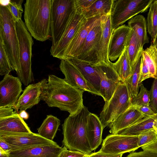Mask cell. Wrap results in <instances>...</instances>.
I'll use <instances>...</instances> for the list:
<instances>
[{"mask_svg":"<svg viewBox=\"0 0 157 157\" xmlns=\"http://www.w3.org/2000/svg\"><path fill=\"white\" fill-rule=\"evenodd\" d=\"M101 22L102 29L101 39V55L103 63L109 65L111 62L108 58V48L113 31L110 14L101 16Z\"/></svg>","mask_w":157,"mask_h":157,"instance_id":"obj_24","label":"cell"},{"mask_svg":"<svg viewBox=\"0 0 157 157\" xmlns=\"http://www.w3.org/2000/svg\"><path fill=\"white\" fill-rule=\"evenodd\" d=\"M51 0H27L24 18L28 31L36 40L44 42L51 37Z\"/></svg>","mask_w":157,"mask_h":157,"instance_id":"obj_2","label":"cell"},{"mask_svg":"<svg viewBox=\"0 0 157 157\" xmlns=\"http://www.w3.org/2000/svg\"><path fill=\"white\" fill-rule=\"evenodd\" d=\"M123 154L113 155L105 153L99 151L91 153L89 157H122Z\"/></svg>","mask_w":157,"mask_h":157,"instance_id":"obj_46","label":"cell"},{"mask_svg":"<svg viewBox=\"0 0 157 157\" xmlns=\"http://www.w3.org/2000/svg\"><path fill=\"white\" fill-rule=\"evenodd\" d=\"M143 48L139 38L131 29L126 48L132 69L140 59L144 51Z\"/></svg>","mask_w":157,"mask_h":157,"instance_id":"obj_25","label":"cell"},{"mask_svg":"<svg viewBox=\"0 0 157 157\" xmlns=\"http://www.w3.org/2000/svg\"><path fill=\"white\" fill-rule=\"evenodd\" d=\"M22 91L21 82L18 77L9 74L4 75L0 82V107H14Z\"/></svg>","mask_w":157,"mask_h":157,"instance_id":"obj_12","label":"cell"},{"mask_svg":"<svg viewBox=\"0 0 157 157\" xmlns=\"http://www.w3.org/2000/svg\"><path fill=\"white\" fill-rule=\"evenodd\" d=\"M89 157V155H86L84 157Z\"/></svg>","mask_w":157,"mask_h":157,"instance_id":"obj_52","label":"cell"},{"mask_svg":"<svg viewBox=\"0 0 157 157\" xmlns=\"http://www.w3.org/2000/svg\"><path fill=\"white\" fill-rule=\"evenodd\" d=\"M18 114L23 119L27 120L29 117V114L25 110L20 111Z\"/></svg>","mask_w":157,"mask_h":157,"instance_id":"obj_48","label":"cell"},{"mask_svg":"<svg viewBox=\"0 0 157 157\" xmlns=\"http://www.w3.org/2000/svg\"><path fill=\"white\" fill-rule=\"evenodd\" d=\"M131 98L127 83L121 82L111 98L105 102L100 114L103 129L132 105Z\"/></svg>","mask_w":157,"mask_h":157,"instance_id":"obj_6","label":"cell"},{"mask_svg":"<svg viewBox=\"0 0 157 157\" xmlns=\"http://www.w3.org/2000/svg\"><path fill=\"white\" fill-rule=\"evenodd\" d=\"M86 155L81 152L68 150L65 147L60 153L58 157H83Z\"/></svg>","mask_w":157,"mask_h":157,"instance_id":"obj_42","label":"cell"},{"mask_svg":"<svg viewBox=\"0 0 157 157\" xmlns=\"http://www.w3.org/2000/svg\"><path fill=\"white\" fill-rule=\"evenodd\" d=\"M155 47L157 49V44H155Z\"/></svg>","mask_w":157,"mask_h":157,"instance_id":"obj_53","label":"cell"},{"mask_svg":"<svg viewBox=\"0 0 157 157\" xmlns=\"http://www.w3.org/2000/svg\"><path fill=\"white\" fill-rule=\"evenodd\" d=\"M96 0H74L75 9L82 12L88 8Z\"/></svg>","mask_w":157,"mask_h":157,"instance_id":"obj_40","label":"cell"},{"mask_svg":"<svg viewBox=\"0 0 157 157\" xmlns=\"http://www.w3.org/2000/svg\"><path fill=\"white\" fill-rule=\"evenodd\" d=\"M145 116L132 105L109 124V132L111 134H117L119 131L134 124Z\"/></svg>","mask_w":157,"mask_h":157,"instance_id":"obj_21","label":"cell"},{"mask_svg":"<svg viewBox=\"0 0 157 157\" xmlns=\"http://www.w3.org/2000/svg\"><path fill=\"white\" fill-rule=\"evenodd\" d=\"M141 61V57L132 68L131 76L125 82L130 91L132 98L136 96L138 94L139 89L141 84L139 82Z\"/></svg>","mask_w":157,"mask_h":157,"instance_id":"obj_32","label":"cell"},{"mask_svg":"<svg viewBox=\"0 0 157 157\" xmlns=\"http://www.w3.org/2000/svg\"><path fill=\"white\" fill-rule=\"evenodd\" d=\"M0 148L5 151L9 153L13 151L20 149L19 148L11 145L1 139Z\"/></svg>","mask_w":157,"mask_h":157,"instance_id":"obj_44","label":"cell"},{"mask_svg":"<svg viewBox=\"0 0 157 157\" xmlns=\"http://www.w3.org/2000/svg\"><path fill=\"white\" fill-rule=\"evenodd\" d=\"M16 21L7 5H0V38L13 70L19 71V47Z\"/></svg>","mask_w":157,"mask_h":157,"instance_id":"obj_4","label":"cell"},{"mask_svg":"<svg viewBox=\"0 0 157 157\" xmlns=\"http://www.w3.org/2000/svg\"><path fill=\"white\" fill-rule=\"evenodd\" d=\"M101 16H98L87 20L68 45L63 59L77 57L89 33Z\"/></svg>","mask_w":157,"mask_h":157,"instance_id":"obj_18","label":"cell"},{"mask_svg":"<svg viewBox=\"0 0 157 157\" xmlns=\"http://www.w3.org/2000/svg\"><path fill=\"white\" fill-rule=\"evenodd\" d=\"M0 139L20 149L48 144H56L53 141L47 139L38 133L21 134L11 135H0Z\"/></svg>","mask_w":157,"mask_h":157,"instance_id":"obj_15","label":"cell"},{"mask_svg":"<svg viewBox=\"0 0 157 157\" xmlns=\"http://www.w3.org/2000/svg\"><path fill=\"white\" fill-rule=\"evenodd\" d=\"M141 58L142 61L139 80V82L140 84H141V82L149 78H151V75L148 67L142 56Z\"/></svg>","mask_w":157,"mask_h":157,"instance_id":"obj_39","label":"cell"},{"mask_svg":"<svg viewBox=\"0 0 157 157\" xmlns=\"http://www.w3.org/2000/svg\"><path fill=\"white\" fill-rule=\"evenodd\" d=\"M64 148L57 144L21 149L10 153V157H58Z\"/></svg>","mask_w":157,"mask_h":157,"instance_id":"obj_20","label":"cell"},{"mask_svg":"<svg viewBox=\"0 0 157 157\" xmlns=\"http://www.w3.org/2000/svg\"><path fill=\"white\" fill-rule=\"evenodd\" d=\"M32 132L18 113L0 119V135H11Z\"/></svg>","mask_w":157,"mask_h":157,"instance_id":"obj_22","label":"cell"},{"mask_svg":"<svg viewBox=\"0 0 157 157\" xmlns=\"http://www.w3.org/2000/svg\"><path fill=\"white\" fill-rule=\"evenodd\" d=\"M113 0H96L82 12L86 19L111 14Z\"/></svg>","mask_w":157,"mask_h":157,"instance_id":"obj_27","label":"cell"},{"mask_svg":"<svg viewBox=\"0 0 157 157\" xmlns=\"http://www.w3.org/2000/svg\"><path fill=\"white\" fill-rule=\"evenodd\" d=\"M157 125V113L153 115L146 116L134 124L119 131L117 134L137 136L141 133L153 129Z\"/></svg>","mask_w":157,"mask_h":157,"instance_id":"obj_26","label":"cell"},{"mask_svg":"<svg viewBox=\"0 0 157 157\" xmlns=\"http://www.w3.org/2000/svg\"><path fill=\"white\" fill-rule=\"evenodd\" d=\"M153 44H157V35L156 37V38L155 40L152 42Z\"/></svg>","mask_w":157,"mask_h":157,"instance_id":"obj_50","label":"cell"},{"mask_svg":"<svg viewBox=\"0 0 157 157\" xmlns=\"http://www.w3.org/2000/svg\"><path fill=\"white\" fill-rule=\"evenodd\" d=\"M90 112L84 106L75 114L69 115L62 125V144L67 149L89 155L92 151L86 133V126Z\"/></svg>","mask_w":157,"mask_h":157,"instance_id":"obj_3","label":"cell"},{"mask_svg":"<svg viewBox=\"0 0 157 157\" xmlns=\"http://www.w3.org/2000/svg\"><path fill=\"white\" fill-rule=\"evenodd\" d=\"M59 68L64 75V79L68 84L79 90L93 94L80 71L70 60L62 59Z\"/></svg>","mask_w":157,"mask_h":157,"instance_id":"obj_19","label":"cell"},{"mask_svg":"<svg viewBox=\"0 0 157 157\" xmlns=\"http://www.w3.org/2000/svg\"><path fill=\"white\" fill-rule=\"evenodd\" d=\"M13 70L6 52L2 41L0 38V75L9 74Z\"/></svg>","mask_w":157,"mask_h":157,"instance_id":"obj_35","label":"cell"},{"mask_svg":"<svg viewBox=\"0 0 157 157\" xmlns=\"http://www.w3.org/2000/svg\"><path fill=\"white\" fill-rule=\"evenodd\" d=\"M136 109L140 113L145 116H149L155 114L152 109L150 105L136 107Z\"/></svg>","mask_w":157,"mask_h":157,"instance_id":"obj_45","label":"cell"},{"mask_svg":"<svg viewBox=\"0 0 157 157\" xmlns=\"http://www.w3.org/2000/svg\"><path fill=\"white\" fill-rule=\"evenodd\" d=\"M102 32L101 17L89 33L77 58L93 66L104 63L101 55Z\"/></svg>","mask_w":157,"mask_h":157,"instance_id":"obj_9","label":"cell"},{"mask_svg":"<svg viewBox=\"0 0 157 157\" xmlns=\"http://www.w3.org/2000/svg\"><path fill=\"white\" fill-rule=\"evenodd\" d=\"M147 20V30L153 42L157 35V0L150 5Z\"/></svg>","mask_w":157,"mask_h":157,"instance_id":"obj_33","label":"cell"},{"mask_svg":"<svg viewBox=\"0 0 157 157\" xmlns=\"http://www.w3.org/2000/svg\"><path fill=\"white\" fill-rule=\"evenodd\" d=\"M87 20L81 12L75 9L60 40L55 46L51 47V55L61 60L63 59L68 45Z\"/></svg>","mask_w":157,"mask_h":157,"instance_id":"obj_10","label":"cell"},{"mask_svg":"<svg viewBox=\"0 0 157 157\" xmlns=\"http://www.w3.org/2000/svg\"><path fill=\"white\" fill-rule=\"evenodd\" d=\"M84 92L71 86L64 79L51 75H48L40 100L44 101L49 107L58 108L72 115L77 112L84 106Z\"/></svg>","mask_w":157,"mask_h":157,"instance_id":"obj_1","label":"cell"},{"mask_svg":"<svg viewBox=\"0 0 157 157\" xmlns=\"http://www.w3.org/2000/svg\"><path fill=\"white\" fill-rule=\"evenodd\" d=\"M60 120L51 115H48L40 127L37 128L38 134L42 137L53 141L60 124Z\"/></svg>","mask_w":157,"mask_h":157,"instance_id":"obj_28","label":"cell"},{"mask_svg":"<svg viewBox=\"0 0 157 157\" xmlns=\"http://www.w3.org/2000/svg\"><path fill=\"white\" fill-rule=\"evenodd\" d=\"M140 90L136 96L132 97L131 103L132 105L135 107L150 105V91L143 84L140 86Z\"/></svg>","mask_w":157,"mask_h":157,"instance_id":"obj_34","label":"cell"},{"mask_svg":"<svg viewBox=\"0 0 157 157\" xmlns=\"http://www.w3.org/2000/svg\"><path fill=\"white\" fill-rule=\"evenodd\" d=\"M87 137L92 151L101 144L103 130L99 118L95 114L90 113L88 117L86 126Z\"/></svg>","mask_w":157,"mask_h":157,"instance_id":"obj_23","label":"cell"},{"mask_svg":"<svg viewBox=\"0 0 157 157\" xmlns=\"http://www.w3.org/2000/svg\"><path fill=\"white\" fill-rule=\"evenodd\" d=\"M102 64L98 65L100 78V94L105 102L111 98L120 82L119 76L111 65Z\"/></svg>","mask_w":157,"mask_h":157,"instance_id":"obj_13","label":"cell"},{"mask_svg":"<svg viewBox=\"0 0 157 157\" xmlns=\"http://www.w3.org/2000/svg\"><path fill=\"white\" fill-rule=\"evenodd\" d=\"M154 0H113L110 16L113 30L138 14L146 11Z\"/></svg>","mask_w":157,"mask_h":157,"instance_id":"obj_8","label":"cell"},{"mask_svg":"<svg viewBox=\"0 0 157 157\" xmlns=\"http://www.w3.org/2000/svg\"><path fill=\"white\" fill-rule=\"evenodd\" d=\"M143 150L149 151L157 153V140L141 147Z\"/></svg>","mask_w":157,"mask_h":157,"instance_id":"obj_47","label":"cell"},{"mask_svg":"<svg viewBox=\"0 0 157 157\" xmlns=\"http://www.w3.org/2000/svg\"><path fill=\"white\" fill-rule=\"evenodd\" d=\"M131 29L122 25L113 30L108 48L109 60L113 61L118 58L126 48Z\"/></svg>","mask_w":157,"mask_h":157,"instance_id":"obj_16","label":"cell"},{"mask_svg":"<svg viewBox=\"0 0 157 157\" xmlns=\"http://www.w3.org/2000/svg\"><path fill=\"white\" fill-rule=\"evenodd\" d=\"M147 64L151 78H157V49L152 44L143 52L142 55Z\"/></svg>","mask_w":157,"mask_h":157,"instance_id":"obj_31","label":"cell"},{"mask_svg":"<svg viewBox=\"0 0 157 157\" xmlns=\"http://www.w3.org/2000/svg\"><path fill=\"white\" fill-rule=\"evenodd\" d=\"M138 140V135L110 134L103 140L99 151L113 155L133 152L139 148Z\"/></svg>","mask_w":157,"mask_h":157,"instance_id":"obj_11","label":"cell"},{"mask_svg":"<svg viewBox=\"0 0 157 157\" xmlns=\"http://www.w3.org/2000/svg\"><path fill=\"white\" fill-rule=\"evenodd\" d=\"M155 131L157 134V125L154 126L153 127Z\"/></svg>","mask_w":157,"mask_h":157,"instance_id":"obj_51","label":"cell"},{"mask_svg":"<svg viewBox=\"0 0 157 157\" xmlns=\"http://www.w3.org/2000/svg\"><path fill=\"white\" fill-rule=\"evenodd\" d=\"M150 91V105L152 109L157 113V78L154 79Z\"/></svg>","mask_w":157,"mask_h":157,"instance_id":"obj_38","label":"cell"},{"mask_svg":"<svg viewBox=\"0 0 157 157\" xmlns=\"http://www.w3.org/2000/svg\"><path fill=\"white\" fill-rule=\"evenodd\" d=\"M75 9L74 0H51V47L60 40Z\"/></svg>","mask_w":157,"mask_h":157,"instance_id":"obj_7","label":"cell"},{"mask_svg":"<svg viewBox=\"0 0 157 157\" xmlns=\"http://www.w3.org/2000/svg\"><path fill=\"white\" fill-rule=\"evenodd\" d=\"M13 107L5 106L0 107V119L9 117L17 114Z\"/></svg>","mask_w":157,"mask_h":157,"instance_id":"obj_41","label":"cell"},{"mask_svg":"<svg viewBox=\"0 0 157 157\" xmlns=\"http://www.w3.org/2000/svg\"><path fill=\"white\" fill-rule=\"evenodd\" d=\"M23 0H9L7 6L16 21L21 19L23 12L22 4Z\"/></svg>","mask_w":157,"mask_h":157,"instance_id":"obj_37","label":"cell"},{"mask_svg":"<svg viewBox=\"0 0 157 157\" xmlns=\"http://www.w3.org/2000/svg\"><path fill=\"white\" fill-rule=\"evenodd\" d=\"M111 65L121 82H125L131 76L132 69L131 67L126 48L114 63Z\"/></svg>","mask_w":157,"mask_h":157,"instance_id":"obj_29","label":"cell"},{"mask_svg":"<svg viewBox=\"0 0 157 157\" xmlns=\"http://www.w3.org/2000/svg\"><path fill=\"white\" fill-rule=\"evenodd\" d=\"M0 157H10V153L5 151L0 148Z\"/></svg>","mask_w":157,"mask_h":157,"instance_id":"obj_49","label":"cell"},{"mask_svg":"<svg viewBox=\"0 0 157 157\" xmlns=\"http://www.w3.org/2000/svg\"><path fill=\"white\" fill-rule=\"evenodd\" d=\"M47 82L48 80L43 79L37 83L27 86L13 107L14 110L17 112L19 110H25L38 104L41 100V95Z\"/></svg>","mask_w":157,"mask_h":157,"instance_id":"obj_14","label":"cell"},{"mask_svg":"<svg viewBox=\"0 0 157 157\" xmlns=\"http://www.w3.org/2000/svg\"><path fill=\"white\" fill-rule=\"evenodd\" d=\"M157 140V134L153 129L144 131L138 135V144L139 147Z\"/></svg>","mask_w":157,"mask_h":157,"instance_id":"obj_36","label":"cell"},{"mask_svg":"<svg viewBox=\"0 0 157 157\" xmlns=\"http://www.w3.org/2000/svg\"><path fill=\"white\" fill-rule=\"evenodd\" d=\"M19 43V63L17 74L21 82L28 86L34 80L32 68V49L33 41L32 36L21 20L16 21Z\"/></svg>","mask_w":157,"mask_h":157,"instance_id":"obj_5","label":"cell"},{"mask_svg":"<svg viewBox=\"0 0 157 157\" xmlns=\"http://www.w3.org/2000/svg\"><path fill=\"white\" fill-rule=\"evenodd\" d=\"M128 26L135 33L143 46L149 43L147 23L143 16L137 15L132 17L129 20Z\"/></svg>","mask_w":157,"mask_h":157,"instance_id":"obj_30","label":"cell"},{"mask_svg":"<svg viewBox=\"0 0 157 157\" xmlns=\"http://www.w3.org/2000/svg\"><path fill=\"white\" fill-rule=\"evenodd\" d=\"M126 157H157V153L149 151L143 150L138 152H131Z\"/></svg>","mask_w":157,"mask_h":157,"instance_id":"obj_43","label":"cell"},{"mask_svg":"<svg viewBox=\"0 0 157 157\" xmlns=\"http://www.w3.org/2000/svg\"><path fill=\"white\" fill-rule=\"evenodd\" d=\"M67 59L78 69L93 94L100 96V78L97 66L92 65L75 58Z\"/></svg>","mask_w":157,"mask_h":157,"instance_id":"obj_17","label":"cell"}]
</instances>
